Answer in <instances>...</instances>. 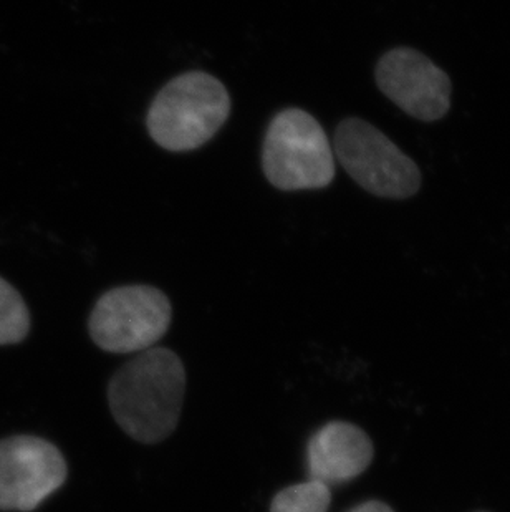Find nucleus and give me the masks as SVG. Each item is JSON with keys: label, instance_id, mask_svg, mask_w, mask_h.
I'll use <instances>...</instances> for the list:
<instances>
[{"label": "nucleus", "instance_id": "obj_1", "mask_svg": "<svg viewBox=\"0 0 510 512\" xmlns=\"http://www.w3.org/2000/svg\"><path fill=\"white\" fill-rule=\"evenodd\" d=\"M186 370L169 348H148L126 362L108 383L111 415L133 440L154 445L179 423Z\"/></svg>", "mask_w": 510, "mask_h": 512}, {"label": "nucleus", "instance_id": "obj_2", "mask_svg": "<svg viewBox=\"0 0 510 512\" xmlns=\"http://www.w3.org/2000/svg\"><path fill=\"white\" fill-rule=\"evenodd\" d=\"M231 113V97L216 77L188 72L174 78L151 103L146 125L161 148L174 153L206 145Z\"/></svg>", "mask_w": 510, "mask_h": 512}, {"label": "nucleus", "instance_id": "obj_3", "mask_svg": "<svg viewBox=\"0 0 510 512\" xmlns=\"http://www.w3.org/2000/svg\"><path fill=\"white\" fill-rule=\"evenodd\" d=\"M262 168L269 183L282 191L327 188L335 178L327 133L310 113L287 108L270 121Z\"/></svg>", "mask_w": 510, "mask_h": 512}, {"label": "nucleus", "instance_id": "obj_4", "mask_svg": "<svg viewBox=\"0 0 510 512\" xmlns=\"http://www.w3.org/2000/svg\"><path fill=\"white\" fill-rule=\"evenodd\" d=\"M173 309L168 297L151 285H125L103 294L93 307L88 332L110 353H141L163 339Z\"/></svg>", "mask_w": 510, "mask_h": 512}, {"label": "nucleus", "instance_id": "obj_5", "mask_svg": "<svg viewBox=\"0 0 510 512\" xmlns=\"http://www.w3.org/2000/svg\"><path fill=\"white\" fill-rule=\"evenodd\" d=\"M333 150L361 188L381 198L405 199L418 193L421 173L388 136L360 118L338 125Z\"/></svg>", "mask_w": 510, "mask_h": 512}, {"label": "nucleus", "instance_id": "obj_6", "mask_svg": "<svg viewBox=\"0 0 510 512\" xmlns=\"http://www.w3.org/2000/svg\"><path fill=\"white\" fill-rule=\"evenodd\" d=\"M65 456L32 435L0 440V511L30 512L67 481Z\"/></svg>", "mask_w": 510, "mask_h": 512}, {"label": "nucleus", "instance_id": "obj_7", "mask_svg": "<svg viewBox=\"0 0 510 512\" xmlns=\"http://www.w3.org/2000/svg\"><path fill=\"white\" fill-rule=\"evenodd\" d=\"M376 83L385 97L421 121L443 118L451 107V80L418 50L393 49L376 65Z\"/></svg>", "mask_w": 510, "mask_h": 512}, {"label": "nucleus", "instance_id": "obj_8", "mask_svg": "<svg viewBox=\"0 0 510 512\" xmlns=\"http://www.w3.org/2000/svg\"><path fill=\"white\" fill-rule=\"evenodd\" d=\"M373 456V443L365 431L347 421H330L308 441V479L328 488L350 483L365 473Z\"/></svg>", "mask_w": 510, "mask_h": 512}, {"label": "nucleus", "instance_id": "obj_9", "mask_svg": "<svg viewBox=\"0 0 510 512\" xmlns=\"http://www.w3.org/2000/svg\"><path fill=\"white\" fill-rule=\"evenodd\" d=\"M30 332V312L14 285L0 277V345L24 342Z\"/></svg>", "mask_w": 510, "mask_h": 512}, {"label": "nucleus", "instance_id": "obj_10", "mask_svg": "<svg viewBox=\"0 0 510 512\" xmlns=\"http://www.w3.org/2000/svg\"><path fill=\"white\" fill-rule=\"evenodd\" d=\"M332 491L325 484L308 479L275 494L270 512H328Z\"/></svg>", "mask_w": 510, "mask_h": 512}, {"label": "nucleus", "instance_id": "obj_11", "mask_svg": "<svg viewBox=\"0 0 510 512\" xmlns=\"http://www.w3.org/2000/svg\"><path fill=\"white\" fill-rule=\"evenodd\" d=\"M348 512H395L388 506V504L381 503V501H366L360 504L357 508H353Z\"/></svg>", "mask_w": 510, "mask_h": 512}]
</instances>
